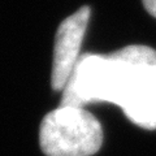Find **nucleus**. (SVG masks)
<instances>
[{
    "instance_id": "3",
    "label": "nucleus",
    "mask_w": 156,
    "mask_h": 156,
    "mask_svg": "<svg viewBox=\"0 0 156 156\" xmlns=\"http://www.w3.org/2000/svg\"><path fill=\"white\" fill-rule=\"evenodd\" d=\"M90 14V7H81L76 13L66 17L57 27L51 76V86L55 91L64 90L81 56L80 51L89 25Z\"/></svg>"
},
{
    "instance_id": "4",
    "label": "nucleus",
    "mask_w": 156,
    "mask_h": 156,
    "mask_svg": "<svg viewBox=\"0 0 156 156\" xmlns=\"http://www.w3.org/2000/svg\"><path fill=\"white\" fill-rule=\"evenodd\" d=\"M142 3L146 8V11L156 18V0H142Z\"/></svg>"
},
{
    "instance_id": "1",
    "label": "nucleus",
    "mask_w": 156,
    "mask_h": 156,
    "mask_svg": "<svg viewBox=\"0 0 156 156\" xmlns=\"http://www.w3.org/2000/svg\"><path fill=\"white\" fill-rule=\"evenodd\" d=\"M100 101L119 105L139 128L156 130V50L131 44L108 55H81L60 105Z\"/></svg>"
},
{
    "instance_id": "2",
    "label": "nucleus",
    "mask_w": 156,
    "mask_h": 156,
    "mask_svg": "<svg viewBox=\"0 0 156 156\" xmlns=\"http://www.w3.org/2000/svg\"><path fill=\"white\" fill-rule=\"evenodd\" d=\"M39 144L46 156H92L103 144V128L83 107L60 105L42 120Z\"/></svg>"
}]
</instances>
